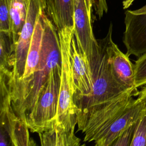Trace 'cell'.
Listing matches in <instances>:
<instances>
[{"instance_id": "cell-19", "label": "cell", "mask_w": 146, "mask_h": 146, "mask_svg": "<svg viewBox=\"0 0 146 146\" xmlns=\"http://www.w3.org/2000/svg\"><path fill=\"white\" fill-rule=\"evenodd\" d=\"M0 31L12 35L9 0H0Z\"/></svg>"}, {"instance_id": "cell-14", "label": "cell", "mask_w": 146, "mask_h": 146, "mask_svg": "<svg viewBox=\"0 0 146 146\" xmlns=\"http://www.w3.org/2000/svg\"><path fill=\"white\" fill-rule=\"evenodd\" d=\"M9 3L12 35L15 48L22 28L26 22L28 11L29 0H9Z\"/></svg>"}, {"instance_id": "cell-25", "label": "cell", "mask_w": 146, "mask_h": 146, "mask_svg": "<svg viewBox=\"0 0 146 146\" xmlns=\"http://www.w3.org/2000/svg\"><path fill=\"white\" fill-rule=\"evenodd\" d=\"M10 146H15V145H14L11 143V145H10Z\"/></svg>"}, {"instance_id": "cell-20", "label": "cell", "mask_w": 146, "mask_h": 146, "mask_svg": "<svg viewBox=\"0 0 146 146\" xmlns=\"http://www.w3.org/2000/svg\"><path fill=\"white\" fill-rule=\"evenodd\" d=\"M136 122L128 127L110 146H130L132 140Z\"/></svg>"}, {"instance_id": "cell-22", "label": "cell", "mask_w": 146, "mask_h": 146, "mask_svg": "<svg viewBox=\"0 0 146 146\" xmlns=\"http://www.w3.org/2000/svg\"><path fill=\"white\" fill-rule=\"evenodd\" d=\"M11 143L10 137L8 132L3 128L1 127L0 146H9V144Z\"/></svg>"}, {"instance_id": "cell-16", "label": "cell", "mask_w": 146, "mask_h": 146, "mask_svg": "<svg viewBox=\"0 0 146 146\" xmlns=\"http://www.w3.org/2000/svg\"><path fill=\"white\" fill-rule=\"evenodd\" d=\"M8 133L11 143L15 146H36L34 141L30 138L27 123L19 118L14 122Z\"/></svg>"}, {"instance_id": "cell-23", "label": "cell", "mask_w": 146, "mask_h": 146, "mask_svg": "<svg viewBox=\"0 0 146 146\" xmlns=\"http://www.w3.org/2000/svg\"><path fill=\"white\" fill-rule=\"evenodd\" d=\"M137 98L139 99L144 104L146 108V85L143 86L141 90L137 92Z\"/></svg>"}, {"instance_id": "cell-9", "label": "cell", "mask_w": 146, "mask_h": 146, "mask_svg": "<svg viewBox=\"0 0 146 146\" xmlns=\"http://www.w3.org/2000/svg\"><path fill=\"white\" fill-rule=\"evenodd\" d=\"M91 14L87 0H74V34L87 58L99 51V44L93 34Z\"/></svg>"}, {"instance_id": "cell-6", "label": "cell", "mask_w": 146, "mask_h": 146, "mask_svg": "<svg viewBox=\"0 0 146 146\" xmlns=\"http://www.w3.org/2000/svg\"><path fill=\"white\" fill-rule=\"evenodd\" d=\"M46 0H29L26 22L15 46L14 67L11 77L8 81L10 94L23 75L26 59L35 26L39 16L46 10Z\"/></svg>"}, {"instance_id": "cell-10", "label": "cell", "mask_w": 146, "mask_h": 146, "mask_svg": "<svg viewBox=\"0 0 146 146\" xmlns=\"http://www.w3.org/2000/svg\"><path fill=\"white\" fill-rule=\"evenodd\" d=\"M70 57L75 84L74 96L75 102L90 95L92 90L93 78L88 58L79 47L74 34L71 40Z\"/></svg>"}, {"instance_id": "cell-15", "label": "cell", "mask_w": 146, "mask_h": 146, "mask_svg": "<svg viewBox=\"0 0 146 146\" xmlns=\"http://www.w3.org/2000/svg\"><path fill=\"white\" fill-rule=\"evenodd\" d=\"M15 46L12 35L0 31V72L10 78L13 69Z\"/></svg>"}, {"instance_id": "cell-11", "label": "cell", "mask_w": 146, "mask_h": 146, "mask_svg": "<svg viewBox=\"0 0 146 146\" xmlns=\"http://www.w3.org/2000/svg\"><path fill=\"white\" fill-rule=\"evenodd\" d=\"M145 111L146 108L139 99H133L106 132L95 141L94 146H110L128 127L137 122Z\"/></svg>"}, {"instance_id": "cell-13", "label": "cell", "mask_w": 146, "mask_h": 146, "mask_svg": "<svg viewBox=\"0 0 146 146\" xmlns=\"http://www.w3.org/2000/svg\"><path fill=\"white\" fill-rule=\"evenodd\" d=\"M75 129L68 131L54 128L38 133L41 146H86L75 135Z\"/></svg>"}, {"instance_id": "cell-24", "label": "cell", "mask_w": 146, "mask_h": 146, "mask_svg": "<svg viewBox=\"0 0 146 146\" xmlns=\"http://www.w3.org/2000/svg\"><path fill=\"white\" fill-rule=\"evenodd\" d=\"M135 0H122V5L124 9H127L129 8Z\"/></svg>"}, {"instance_id": "cell-5", "label": "cell", "mask_w": 146, "mask_h": 146, "mask_svg": "<svg viewBox=\"0 0 146 146\" xmlns=\"http://www.w3.org/2000/svg\"><path fill=\"white\" fill-rule=\"evenodd\" d=\"M137 92V89L131 90L93 112L78 129L84 135L83 141H95L104 135L111 124L125 111Z\"/></svg>"}, {"instance_id": "cell-2", "label": "cell", "mask_w": 146, "mask_h": 146, "mask_svg": "<svg viewBox=\"0 0 146 146\" xmlns=\"http://www.w3.org/2000/svg\"><path fill=\"white\" fill-rule=\"evenodd\" d=\"M43 26L38 68L31 84L29 94L18 116L26 121V117L34 106L38 94L47 80L51 72L62 67L61 48L58 30L43 11L42 15Z\"/></svg>"}, {"instance_id": "cell-7", "label": "cell", "mask_w": 146, "mask_h": 146, "mask_svg": "<svg viewBox=\"0 0 146 146\" xmlns=\"http://www.w3.org/2000/svg\"><path fill=\"white\" fill-rule=\"evenodd\" d=\"M123 42L128 56L139 58L146 53V5L134 10H126Z\"/></svg>"}, {"instance_id": "cell-8", "label": "cell", "mask_w": 146, "mask_h": 146, "mask_svg": "<svg viewBox=\"0 0 146 146\" xmlns=\"http://www.w3.org/2000/svg\"><path fill=\"white\" fill-rule=\"evenodd\" d=\"M112 32V24L111 23L106 36L102 39L112 72L117 81L125 88L137 89L135 86L134 64L113 42Z\"/></svg>"}, {"instance_id": "cell-12", "label": "cell", "mask_w": 146, "mask_h": 146, "mask_svg": "<svg viewBox=\"0 0 146 146\" xmlns=\"http://www.w3.org/2000/svg\"><path fill=\"white\" fill-rule=\"evenodd\" d=\"M46 9L58 31L74 29V0H46Z\"/></svg>"}, {"instance_id": "cell-21", "label": "cell", "mask_w": 146, "mask_h": 146, "mask_svg": "<svg viewBox=\"0 0 146 146\" xmlns=\"http://www.w3.org/2000/svg\"><path fill=\"white\" fill-rule=\"evenodd\" d=\"M87 2L90 10L92 12L94 8L99 19L103 17L104 13H107L108 6L106 0H87Z\"/></svg>"}, {"instance_id": "cell-17", "label": "cell", "mask_w": 146, "mask_h": 146, "mask_svg": "<svg viewBox=\"0 0 146 146\" xmlns=\"http://www.w3.org/2000/svg\"><path fill=\"white\" fill-rule=\"evenodd\" d=\"M130 146H146V111L136 122Z\"/></svg>"}, {"instance_id": "cell-3", "label": "cell", "mask_w": 146, "mask_h": 146, "mask_svg": "<svg viewBox=\"0 0 146 146\" xmlns=\"http://www.w3.org/2000/svg\"><path fill=\"white\" fill-rule=\"evenodd\" d=\"M58 33L61 48L62 68L58 110L53 128L68 131L75 129L80 112L74 99L75 84L70 57L74 30L66 28Z\"/></svg>"}, {"instance_id": "cell-1", "label": "cell", "mask_w": 146, "mask_h": 146, "mask_svg": "<svg viewBox=\"0 0 146 146\" xmlns=\"http://www.w3.org/2000/svg\"><path fill=\"white\" fill-rule=\"evenodd\" d=\"M97 40L99 51L88 58L93 78L92 92L88 96L75 102L80 110L78 115V129L93 112L102 106L133 90L125 88L115 79L108 61L103 40Z\"/></svg>"}, {"instance_id": "cell-18", "label": "cell", "mask_w": 146, "mask_h": 146, "mask_svg": "<svg viewBox=\"0 0 146 146\" xmlns=\"http://www.w3.org/2000/svg\"><path fill=\"white\" fill-rule=\"evenodd\" d=\"M135 86L136 88L146 85V53L137 58L134 64Z\"/></svg>"}, {"instance_id": "cell-4", "label": "cell", "mask_w": 146, "mask_h": 146, "mask_svg": "<svg viewBox=\"0 0 146 146\" xmlns=\"http://www.w3.org/2000/svg\"><path fill=\"white\" fill-rule=\"evenodd\" d=\"M61 68L62 67L51 72L27 115L26 123L32 132L39 133L54 128L58 110Z\"/></svg>"}]
</instances>
